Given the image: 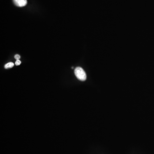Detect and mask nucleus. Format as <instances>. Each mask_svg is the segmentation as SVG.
Wrapping results in <instances>:
<instances>
[{"mask_svg":"<svg viewBox=\"0 0 154 154\" xmlns=\"http://www.w3.org/2000/svg\"><path fill=\"white\" fill-rule=\"evenodd\" d=\"M14 57H15V60H19V59L20 58V56L19 55H16L14 56Z\"/></svg>","mask_w":154,"mask_h":154,"instance_id":"obj_4","label":"nucleus"},{"mask_svg":"<svg viewBox=\"0 0 154 154\" xmlns=\"http://www.w3.org/2000/svg\"><path fill=\"white\" fill-rule=\"evenodd\" d=\"M21 63V61L20 60H16V61L15 63V65H20Z\"/></svg>","mask_w":154,"mask_h":154,"instance_id":"obj_5","label":"nucleus"},{"mask_svg":"<svg viewBox=\"0 0 154 154\" xmlns=\"http://www.w3.org/2000/svg\"><path fill=\"white\" fill-rule=\"evenodd\" d=\"M75 74L77 78L81 81H84L87 79V75L83 69L80 67H76L75 70Z\"/></svg>","mask_w":154,"mask_h":154,"instance_id":"obj_1","label":"nucleus"},{"mask_svg":"<svg viewBox=\"0 0 154 154\" xmlns=\"http://www.w3.org/2000/svg\"><path fill=\"white\" fill-rule=\"evenodd\" d=\"M14 4L17 7H23L27 4V0H13Z\"/></svg>","mask_w":154,"mask_h":154,"instance_id":"obj_2","label":"nucleus"},{"mask_svg":"<svg viewBox=\"0 0 154 154\" xmlns=\"http://www.w3.org/2000/svg\"><path fill=\"white\" fill-rule=\"evenodd\" d=\"M14 65L13 63H12V62H10V63H7V64H5V65H4V67L6 69L11 68H12L13 66Z\"/></svg>","mask_w":154,"mask_h":154,"instance_id":"obj_3","label":"nucleus"}]
</instances>
